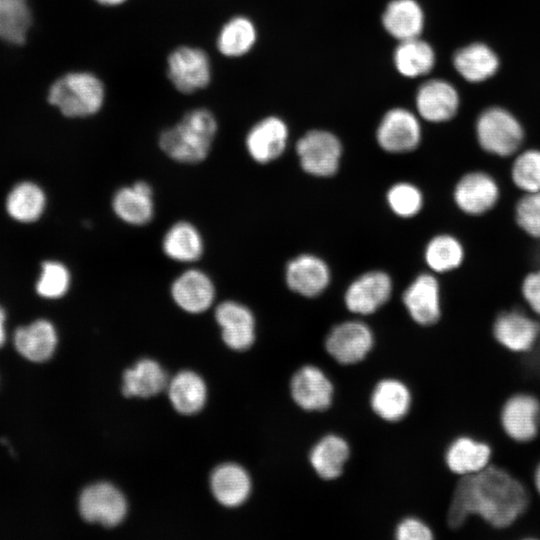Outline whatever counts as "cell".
<instances>
[{"label":"cell","mask_w":540,"mask_h":540,"mask_svg":"<svg viewBox=\"0 0 540 540\" xmlns=\"http://www.w3.org/2000/svg\"><path fill=\"white\" fill-rule=\"evenodd\" d=\"M296 152L306 173L329 177L339 168L342 145L329 131L311 130L297 141Z\"/></svg>","instance_id":"obj_9"},{"label":"cell","mask_w":540,"mask_h":540,"mask_svg":"<svg viewBox=\"0 0 540 540\" xmlns=\"http://www.w3.org/2000/svg\"><path fill=\"white\" fill-rule=\"evenodd\" d=\"M530 501L526 484L493 462L477 474L459 478L448 507L447 524L458 529L475 518L492 530H507L527 513Z\"/></svg>","instance_id":"obj_1"},{"label":"cell","mask_w":540,"mask_h":540,"mask_svg":"<svg viewBox=\"0 0 540 540\" xmlns=\"http://www.w3.org/2000/svg\"><path fill=\"white\" fill-rule=\"evenodd\" d=\"M521 297L536 317H540V267L529 271L520 284Z\"/></svg>","instance_id":"obj_41"},{"label":"cell","mask_w":540,"mask_h":540,"mask_svg":"<svg viewBox=\"0 0 540 540\" xmlns=\"http://www.w3.org/2000/svg\"><path fill=\"white\" fill-rule=\"evenodd\" d=\"M166 76L181 94L200 92L211 84L213 78L210 56L198 46H177L166 58Z\"/></svg>","instance_id":"obj_5"},{"label":"cell","mask_w":540,"mask_h":540,"mask_svg":"<svg viewBox=\"0 0 540 540\" xmlns=\"http://www.w3.org/2000/svg\"><path fill=\"white\" fill-rule=\"evenodd\" d=\"M215 319L221 327L222 339L229 348L244 351L252 346L255 319L248 307L236 301H224L216 307Z\"/></svg>","instance_id":"obj_22"},{"label":"cell","mask_w":540,"mask_h":540,"mask_svg":"<svg viewBox=\"0 0 540 540\" xmlns=\"http://www.w3.org/2000/svg\"><path fill=\"white\" fill-rule=\"evenodd\" d=\"M393 61L402 76L417 78L433 70L436 53L428 42L417 37L400 41L394 50Z\"/></svg>","instance_id":"obj_31"},{"label":"cell","mask_w":540,"mask_h":540,"mask_svg":"<svg viewBox=\"0 0 540 540\" xmlns=\"http://www.w3.org/2000/svg\"><path fill=\"white\" fill-rule=\"evenodd\" d=\"M493 459L492 445L483 438L470 434L455 437L444 453L447 469L459 478L483 471L493 463Z\"/></svg>","instance_id":"obj_14"},{"label":"cell","mask_w":540,"mask_h":540,"mask_svg":"<svg viewBox=\"0 0 540 540\" xmlns=\"http://www.w3.org/2000/svg\"><path fill=\"white\" fill-rule=\"evenodd\" d=\"M350 448L341 436L322 437L311 449L309 461L314 471L325 480L338 478L349 458Z\"/></svg>","instance_id":"obj_30"},{"label":"cell","mask_w":540,"mask_h":540,"mask_svg":"<svg viewBox=\"0 0 540 540\" xmlns=\"http://www.w3.org/2000/svg\"><path fill=\"white\" fill-rule=\"evenodd\" d=\"M96 4L103 6V7H118L125 3H127L129 0H93Z\"/></svg>","instance_id":"obj_44"},{"label":"cell","mask_w":540,"mask_h":540,"mask_svg":"<svg viewBox=\"0 0 540 540\" xmlns=\"http://www.w3.org/2000/svg\"><path fill=\"white\" fill-rule=\"evenodd\" d=\"M257 40L254 22L243 15L228 19L216 35L217 51L226 58H239L249 53Z\"/></svg>","instance_id":"obj_29"},{"label":"cell","mask_w":540,"mask_h":540,"mask_svg":"<svg viewBox=\"0 0 540 540\" xmlns=\"http://www.w3.org/2000/svg\"><path fill=\"white\" fill-rule=\"evenodd\" d=\"M374 337L361 321H346L336 325L327 335L325 348L338 363L349 365L362 361L371 351Z\"/></svg>","instance_id":"obj_13"},{"label":"cell","mask_w":540,"mask_h":540,"mask_svg":"<svg viewBox=\"0 0 540 540\" xmlns=\"http://www.w3.org/2000/svg\"><path fill=\"white\" fill-rule=\"evenodd\" d=\"M48 101L68 118L93 117L104 107L106 86L94 72H68L53 82Z\"/></svg>","instance_id":"obj_3"},{"label":"cell","mask_w":540,"mask_h":540,"mask_svg":"<svg viewBox=\"0 0 540 540\" xmlns=\"http://www.w3.org/2000/svg\"><path fill=\"white\" fill-rule=\"evenodd\" d=\"M285 275L288 287L304 297L318 296L330 282L327 264L311 254H302L292 259L287 264Z\"/></svg>","instance_id":"obj_23"},{"label":"cell","mask_w":540,"mask_h":540,"mask_svg":"<svg viewBox=\"0 0 540 540\" xmlns=\"http://www.w3.org/2000/svg\"><path fill=\"white\" fill-rule=\"evenodd\" d=\"M161 245L169 259L182 263L197 261L204 253L202 234L188 221H178L169 227Z\"/></svg>","instance_id":"obj_26"},{"label":"cell","mask_w":540,"mask_h":540,"mask_svg":"<svg viewBox=\"0 0 540 540\" xmlns=\"http://www.w3.org/2000/svg\"><path fill=\"white\" fill-rule=\"evenodd\" d=\"M14 344L18 352L28 360L43 362L55 351L57 333L51 322L37 320L15 332Z\"/></svg>","instance_id":"obj_28"},{"label":"cell","mask_w":540,"mask_h":540,"mask_svg":"<svg viewBox=\"0 0 540 540\" xmlns=\"http://www.w3.org/2000/svg\"><path fill=\"white\" fill-rule=\"evenodd\" d=\"M288 133V127L281 118L267 116L248 131L245 137L246 150L255 162L269 163L284 152Z\"/></svg>","instance_id":"obj_19"},{"label":"cell","mask_w":540,"mask_h":540,"mask_svg":"<svg viewBox=\"0 0 540 540\" xmlns=\"http://www.w3.org/2000/svg\"><path fill=\"white\" fill-rule=\"evenodd\" d=\"M167 389L173 407L181 414H195L205 404V383L192 371L179 372L168 382Z\"/></svg>","instance_id":"obj_33"},{"label":"cell","mask_w":540,"mask_h":540,"mask_svg":"<svg viewBox=\"0 0 540 540\" xmlns=\"http://www.w3.org/2000/svg\"><path fill=\"white\" fill-rule=\"evenodd\" d=\"M71 276L67 267L58 261H46L36 283L37 293L47 299L64 296L70 287Z\"/></svg>","instance_id":"obj_38"},{"label":"cell","mask_w":540,"mask_h":540,"mask_svg":"<svg viewBox=\"0 0 540 540\" xmlns=\"http://www.w3.org/2000/svg\"><path fill=\"white\" fill-rule=\"evenodd\" d=\"M384 29L399 42L420 37L425 15L416 0H392L382 14Z\"/></svg>","instance_id":"obj_24"},{"label":"cell","mask_w":540,"mask_h":540,"mask_svg":"<svg viewBox=\"0 0 540 540\" xmlns=\"http://www.w3.org/2000/svg\"><path fill=\"white\" fill-rule=\"evenodd\" d=\"M411 318L419 325L431 326L441 318V290L438 279L430 273L418 275L402 297Z\"/></svg>","instance_id":"obj_17"},{"label":"cell","mask_w":540,"mask_h":540,"mask_svg":"<svg viewBox=\"0 0 540 540\" xmlns=\"http://www.w3.org/2000/svg\"><path fill=\"white\" fill-rule=\"evenodd\" d=\"M6 337L5 332V313L0 307V347L4 344Z\"/></svg>","instance_id":"obj_45"},{"label":"cell","mask_w":540,"mask_h":540,"mask_svg":"<svg viewBox=\"0 0 540 540\" xmlns=\"http://www.w3.org/2000/svg\"><path fill=\"white\" fill-rule=\"evenodd\" d=\"M168 378L154 360L142 359L123 375V394L127 397H151L167 388Z\"/></svg>","instance_id":"obj_32"},{"label":"cell","mask_w":540,"mask_h":540,"mask_svg":"<svg viewBox=\"0 0 540 540\" xmlns=\"http://www.w3.org/2000/svg\"><path fill=\"white\" fill-rule=\"evenodd\" d=\"M516 226L528 237L540 240V191L522 193L514 205Z\"/></svg>","instance_id":"obj_39"},{"label":"cell","mask_w":540,"mask_h":540,"mask_svg":"<svg viewBox=\"0 0 540 540\" xmlns=\"http://www.w3.org/2000/svg\"><path fill=\"white\" fill-rule=\"evenodd\" d=\"M510 179L522 193L540 191V149H521L512 157Z\"/></svg>","instance_id":"obj_37"},{"label":"cell","mask_w":540,"mask_h":540,"mask_svg":"<svg viewBox=\"0 0 540 540\" xmlns=\"http://www.w3.org/2000/svg\"><path fill=\"white\" fill-rule=\"evenodd\" d=\"M422 130L418 117L405 108H393L385 113L376 131L379 146L390 153H406L421 142Z\"/></svg>","instance_id":"obj_12"},{"label":"cell","mask_w":540,"mask_h":540,"mask_svg":"<svg viewBox=\"0 0 540 540\" xmlns=\"http://www.w3.org/2000/svg\"><path fill=\"white\" fill-rule=\"evenodd\" d=\"M531 482L534 492L540 498V460L536 463L532 470Z\"/></svg>","instance_id":"obj_43"},{"label":"cell","mask_w":540,"mask_h":540,"mask_svg":"<svg viewBox=\"0 0 540 540\" xmlns=\"http://www.w3.org/2000/svg\"><path fill=\"white\" fill-rule=\"evenodd\" d=\"M31 24L27 0H0V39L22 44Z\"/></svg>","instance_id":"obj_36"},{"label":"cell","mask_w":540,"mask_h":540,"mask_svg":"<svg viewBox=\"0 0 540 540\" xmlns=\"http://www.w3.org/2000/svg\"><path fill=\"white\" fill-rule=\"evenodd\" d=\"M415 105L422 119L441 124L451 121L458 114L461 97L453 83L442 78H433L418 88Z\"/></svg>","instance_id":"obj_10"},{"label":"cell","mask_w":540,"mask_h":540,"mask_svg":"<svg viewBox=\"0 0 540 540\" xmlns=\"http://www.w3.org/2000/svg\"><path fill=\"white\" fill-rule=\"evenodd\" d=\"M45 205L43 190L32 182L17 184L6 200L9 215L20 222L36 221L43 214Z\"/></svg>","instance_id":"obj_35"},{"label":"cell","mask_w":540,"mask_h":540,"mask_svg":"<svg viewBox=\"0 0 540 540\" xmlns=\"http://www.w3.org/2000/svg\"><path fill=\"white\" fill-rule=\"evenodd\" d=\"M210 483L214 497L226 507L240 506L251 492L249 474L234 463L218 466L211 475Z\"/></svg>","instance_id":"obj_25"},{"label":"cell","mask_w":540,"mask_h":540,"mask_svg":"<svg viewBox=\"0 0 540 540\" xmlns=\"http://www.w3.org/2000/svg\"><path fill=\"white\" fill-rule=\"evenodd\" d=\"M290 391L294 402L306 411H323L332 403L333 384L318 367L305 365L291 378Z\"/></svg>","instance_id":"obj_18"},{"label":"cell","mask_w":540,"mask_h":540,"mask_svg":"<svg viewBox=\"0 0 540 540\" xmlns=\"http://www.w3.org/2000/svg\"><path fill=\"white\" fill-rule=\"evenodd\" d=\"M152 186L143 180L117 189L112 197L114 214L124 223L144 226L154 216L155 206Z\"/></svg>","instance_id":"obj_21"},{"label":"cell","mask_w":540,"mask_h":540,"mask_svg":"<svg viewBox=\"0 0 540 540\" xmlns=\"http://www.w3.org/2000/svg\"><path fill=\"white\" fill-rule=\"evenodd\" d=\"M424 259L436 274L452 272L461 267L465 260V248L459 238L442 233L432 237L424 251Z\"/></svg>","instance_id":"obj_34"},{"label":"cell","mask_w":540,"mask_h":540,"mask_svg":"<svg viewBox=\"0 0 540 540\" xmlns=\"http://www.w3.org/2000/svg\"><path fill=\"white\" fill-rule=\"evenodd\" d=\"M392 281L382 271H369L355 279L347 288L344 301L355 314L369 315L377 311L390 298Z\"/></svg>","instance_id":"obj_16"},{"label":"cell","mask_w":540,"mask_h":540,"mask_svg":"<svg viewBox=\"0 0 540 540\" xmlns=\"http://www.w3.org/2000/svg\"><path fill=\"white\" fill-rule=\"evenodd\" d=\"M452 65L464 81L481 84L497 75L501 67V59L497 51L488 43L472 41L454 52Z\"/></svg>","instance_id":"obj_15"},{"label":"cell","mask_w":540,"mask_h":540,"mask_svg":"<svg viewBox=\"0 0 540 540\" xmlns=\"http://www.w3.org/2000/svg\"><path fill=\"white\" fill-rule=\"evenodd\" d=\"M474 133L479 148L498 158L513 157L523 148L526 138L519 118L500 105L488 106L477 115Z\"/></svg>","instance_id":"obj_4"},{"label":"cell","mask_w":540,"mask_h":540,"mask_svg":"<svg viewBox=\"0 0 540 540\" xmlns=\"http://www.w3.org/2000/svg\"><path fill=\"white\" fill-rule=\"evenodd\" d=\"M390 209L403 218L418 214L423 206V195L413 184L400 182L393 185L387 193Z\"/></svg>","instance_id":"obj_40"},{"label":"cell","mask_w":540,"mask_h":540,"mask_svg":"<svg viewBox=\"0 0 540 540\" xmlns=\"http://www.w3.org/2000/svg\"><path fill=\"white\" fill-rule=\"evenodd\" d=\"M217 133L218 121L214 113L208 108L196 107L159 134L158 146L177 163L198 164L209 156Z\"/></svg>","instance_id":"obj_2"},{"label":"cell","mask_w":540,"mask_h":540,"mask_svg":"<svg viewBox=\"0 0 540 540\" xmlns=\"http://www.w3.org/2000/svg\"><path fill=\"white\" fill-rule=\"evenodd\" d=\"M411 401L410 390L402 381L387 378L379 381L374 387L370 404L380 418L396 422L409 412Z\"/></svg>","instance_id":"obj_27"},{"label":"cell","mask_w":540,"mask_h":540,"mask_svg":"<svg viewBox=\"0 0 540 540\" xmlns=\"http://www.w3.org/2000/svg\"><path fill=\"white\" fill-rule=\"evenodd\" d=\"M395 537L398 540H431L434 535L425 522L416 517H407L397 525Z\"/></svg>","instance_id":"obj_42"},{"label":"cell","mask_w":540,"mask_h":540,"mask_svg":"<svg viewBox=\"0 0 540 540\" xmlns=\"http://www.w3.org/2000/svg\"><path fill=\"white\" fill-rule=\"evenodd\" d=\"M493 340L500 348L514 355H527L540 339V322L532 313L520 308L500 311L491 326Z\"/></svg>","instance_id":"obj_7"},{"label":"cell","mask_w":540,"mask_h":540,"mask_svg":"<svg viewBox=\"0 0 540 540\" xmlns=\"http://www.w3.org/2000/svg\"><path fill=\"white\" fill-rule=\"evenodd\" d=\"M499 426L516 444H530L540 436V398L529 391L508 395L500 405Z\"/></svg>","instance_id":"obj_6"},{"label":"cell","mask_w":540,"mask_h":540,"mask_svg":"<svg viewBox=\"0 0 540 540\" xmlns=\"http://www.w3.org/2000/svg\"><path fill=\"white\" fill-rule=\"evenodd\" d=\"M79 511L88 522L112 527L124 519L127 503L116 487L100 482L83 490L79 498Z\"/></svg>","instance_id":"obj_11"},{"label":"cell","mask_w":540,"mask_h":540,"mask_svg":"<svg viewBox=\"0 0 540 540\" xmlns=\"http://www.w3.org/2000/svg\"><path fill=\"white\" fill-rule=\"evenodd\" d=\"M452 196L456 207L463 214L482 217L498 205L501 188L492 174L484 170H472L458 179Z\"/></svg>","instance_id":"obj_8"},{"label":"cell","mask_w":540,"mask_h":540,"mask_svg":"<svg viewBox=\"0 0 540 540\" xmlns=\"http://www.w3.org/2000/svg\"><path fill=\"white\" fill-rule=\"evenodd\" d=\"M170 293L179 308L198 314L211 307L216 289L212 279L204 271L189 269L174 279Z\"/></svg>","instance_id":"obj_20"}]
</instances>
